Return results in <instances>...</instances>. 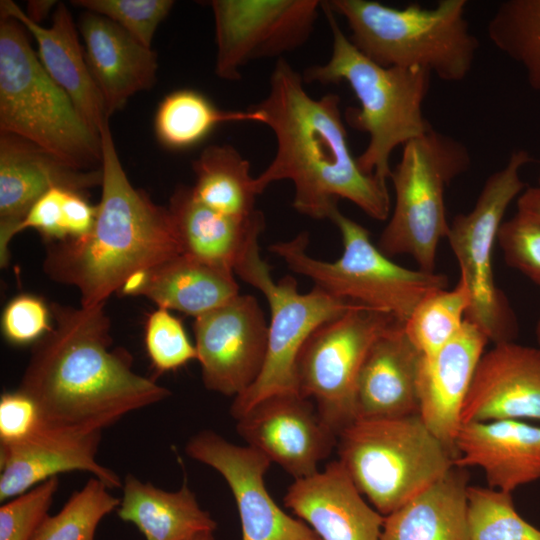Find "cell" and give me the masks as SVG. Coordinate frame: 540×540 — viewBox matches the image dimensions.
I'll return each mask as SVG.
<instances>
[{
	"label": "cell",
	"instance_id": "cell-1",
	"mask_svg": "<svg viewBox=\"0 0 540 540\" xmlns=\"http://www.w3.org/2000/svg\"><path fill=\"white\" fill-rule=\"evenodd\" d=\"M104 305H51L53 323L35 342L18 388L35 403L42 428L102 432L171 395L168 388L133 370L128 351L110 349Z\"/></svg>",
	"mask_w": 540,
	"mask_h": 540
},
{
	"label": "cell",
	"instance_id": "cell-2",
	"mask_svg": "<svg viewBox=\"0 0 540 540\" xmlns=\"http://www.w3.org/2000/svg\"><path fill=\"white\" fill-rule=\"evenodd\" d=\"M255 107L277 144L273 160L255 177L258 194L273 182L290 180L293 207L311 218L329 219L340 198L375 220L390 216L387 185L365 174L350 150L337 94L311 97L303 76L282 57L270 75L267 96Z\"/></svg>",
	"mask_w": 540,
	"mask_h": 540
},
{
	"label": "cell",
	"instance_id": "cell-3",
	"mask_svg": "<svg viewBox=\"0 0 540 540\" xmlns=\"http://www.w3.org/2000/svg\"><path fill=\"white\" fill-rule=\"evenodd\" d=\"M99 134L103 179L95 223L82 237L53 242L43 263L52 280L79 290L86 307L105 303L137 273L182 254L168 208L130 183L109 120Z\"/></svg>",
	"mask_w": 540,
	"mask_h": 540
},
{
	"label": "cell",
	"instance_id": "cell-4",
	"mask_svg": "<svg viewBox=\"0 0 540 540\" xmlns=\"http://www.w3.org/2000/svg\"><path fill=\"white\" fill-rule=\"evenodd\" d=\"M321 9L332 34V51L325 64L306 68L304 82L348 84L359 107L347 109L346 120L369 137L366 148L356 158L358 166L387 185L394 150L432 128L423 113L432 75L421 68L376 64L351 43L327 1L321 2Z\"/></svg>",
	"mask_w": 540,
	"mask_h": 540
},
{
	"label": "cell",
	"instance_id": "cell-5",
	"mask_svg": "<svg viewBox=\"0 0 540 540\" xmlns=\"http://www.w3.org/2000/svg\"><path fill=\"white\" fill-rule=\"evenodd\" d=\"M351 43L383 67L421 68L446 82L471 72L480 43L466 17V0H440L432 8H395L373 0H330Z\"/></svg>",
	"mask_w": 540,
	"mask_h": 540
},
{
	"label": "cell",
	"instance_id": "cell-6",
	"mask_svg": "<svg viewBox=\"0 0 540 540\" xmlns=\"http://www.w3.org/2000/svg\"><path fill=\"white\" fill-rule=\"evenodd\" d=\"M26 32L16 19L0 16V132L28 140L72 167L100 168V134L45 71Z\"/></svg>",
	"mask_w": 540,
	"mask_h": 540
},
{
	"label": "cell",
	"instance_id": "cell-7",
	"mask_svg": "<svg viewBox=\"0 0 540 540\" xmlns=\"http://www.w3.org/2000/svg\"><path fill=\"white\" fill-rule=\"evenodd\" d=\"M338 228L342 256L333 261L307 254L309 235L301 232L289 241L277 242L269 250L290 270L310 278L315 287L353 304L388 314L404 324L428 295L446 289L444 274L412 270L393 262L375 246L369 231L336 208L330 215Z\"/></svg>",
	"mask_w": 540,
	"mask_h": 540
},
{
	"label": "cell",
	"instance_id": "cell-8",
	"mask_svg": "<svg viewBox=\"0 0 540 540\" xmlns=\"http://www.w3.org/2000/svg\"><path fill=\"white\" fill-rule=\"evenodd\" d=\"M339 461L383 516L442 478L455 456L419 414L357 419L338 435Z\"/></svg>",
	"mask_w": 540,
	"mask_h": 540
},
{
	"label": "cell",
	"instance_id": "cell-9",
	"mask_svg": "<svg viewBox=\"0 0 540 540\" xmlns=\"http://www.w3.org/2000/svg\"><path fill=\"white\" fill-rule=\"evenodd\" d=\"M470 166L468 148L433 127L406 143L389 178L395 203L378 241L380 251L408 255L419 269L434 272L438 245L449 229L445 191Z\"/></svg>",
	"mask_w": 540,
	"mask_h": 540
},
{
	"label": "cell",
	"instance_id": "cell-10",
	"mask_svg": "<svg viewBox=\"0 0 540 540\" xmlns=\"http://www.w3.org/2000/svg\"><path fill=\"white\" fill-rule=\"evenodd\" d=\"M531 162L527 150L512 151L506 164L485 180L473 208L449 223L446 235L460 280L471 294L466 319L494 344L513 341L517 334L515 315L494 280L492 253L507 208L526 189L521 172Z\"/></svg>",
	"mask_w": 540,
	"mask_h": 540
},
{
	"label": "cell",
	"instance_id": "cell-11",
	"mask_svg": "<svg viewBox=\"0 0 540 540\" xmlns=\"http://www.w3.org/2000/svg\"><path fill=\"white\" fill-rule=\"evenodd\" d=\"M233 271L264 294L271 314L262 372L248 390L234 398L230 408L231 415L237 419L269 395L298 392L296 360L305 341L323 323L361 305L315 286L308 293H299L297 282L291 276L274 282L270 266L260 256L258 242L248 248Z\"/></svg>",
	"mask_w": 540,
	"mask_h": 540
},
{
	"label": "cell",
	"instance_id": "cell-12",
	"mask_svg": "<svg viewBox=\"0 0 540 540\" xmlns=\"http://www.w3.org/2000/svg\"><path fill=\"white\" fill-rule=\"evenodd\" d=\"M396 322L357 306L320 325L303 344L296 360L298 392L337 435L356 420V381L370 346Z\"/></svg>",
	"mask_w": 540,
	"mask_h": 540
},
{
	"label": "cell",
	"instance_id": "cell-13",
	"mask_svg": "<svg viewBox=\"0 0 540 540\" xmlns=\"http://www.w3.org/2000/svg\"><path fill=\"white\" fill-rule=\"evenodd\" d=\"M319 0H213L217 47L215 74L241 78L253 60L282 58L309 39L321 9Z\"/></svg>",
	"mask_w": 540,
	"mask_h": 540
},
{
	"label": "cell",
	"instance_id": "cell-14",
	"mask_svg": "<svg viewBox=\"0 0 540 540\" xmlns=\"http://www.w3.org/2000/svg\"><path fill=\"white\" fill-rule=\"evenodd\" d=\"M197 360L206 389L237 397L258 379L268 348V325L257 299L237 295L195 318Z\"/></svg>",
	"mask_w": 540,
	"mask_h": 540
},
{
	"label": "cell",
	"instance_id": "cell-15",
	"mask_svg": "<svg viewBox=\"0 0 540 540\" xmlns=\"http://www.w3.org/2000/svg\"><path fill=\"white\" fill-rule=\"evenodd\" d=\"M189 457L220 473L238 508L242 540H321L302 520L286 514L266 489L264 475L271 461L250 446H238L210 430L192 436Z\"/></svg>",
	"mask_w": 540,
	"mask_h": 540
},
{
	"label": "cell",
	"instance_id": "cell-16",
	"mask_svg": "<svg viewBox=\"0 0 540 540\" xmlns=\"http://www.w3.org/2000/svg\"><path fill=\"white\" fill-rule=\"evenodd\" d=\"M247 445L300 479L318 472V464L337 447L338 435L312 400L298 392L269 395L235 419Z\"/></svg>",
	"mask_w": 540,
	"mask_h": 540
},
{
	"label": "cell",
	"instance_id": "cell-17",
	"mask_svg": "<svg viewBox=\"0 0 540 540\" xmlns=\"http://www.w3.org/2000/svg\"><path fill=\"white\" fill-rule=\"evenodd\" d=\"M102 168L72 167L11 133L0 132V264L10 258L9 244L31 207L59 187L85 193L101 186Z\"/></svg>",
	"mask_w": 540,
	"mask_h": 540
},
{
	"label": "cell",
	"instance_id": "cell-18",
	"mask_svg": "<svg viewBox=\"0 0 540 540\" xmlns=\"http://www.w3.org/2000/svg\"><path fill=\"white\" fill-rule=\"evenodd\" d=\"M496 420L540 422V349L507 341L483 353L461 422Z\"/></svg>",
	"mask_w": 540,
	"mask_h": 540
},
{
	"label": "cell",
	"instance_id": "cell-19",
	"mask_svg": "<svg viewBox=\"0 0 540 540\" xmlns=\"http://www.w3.org/2000/svg\"><path fill=\"white\" fill-rule=\"evenodd\" d=\"M101 439L102 432L71 434L39 426L20 442L0 445V501L72 471L88 472L110 489L122 488L120 476L96 459Z\"/></svg>",
	"mask_w": 540,
	"mask_h": 540
},
{
	"label": "cell",
	"instance_id": "cell-20",
	"mask_svg": "<svg viewBox=\"0 0 540 540\" xmlns=\"http://www.w3.org/2000/svg\"><path fill=\"white\" fill-rule=\"evenodd\" d=\"M488 342L484 332L465 319L454 339L432 357L421 359L417 380L418 414L455 458L463 405Z\"/></svg>",
	"mask_w": 540,
	"mask_h": 540
},
{
	"label": "cell",
	"instance_id": "cell-21",
	"mask_svg": "<svg viewBox=\"0 0 540 540\" xmlns=\"http://www.w3.org/2000/svg\"><path fill=\"white\" fill-rule=\"evenodd\" d=\"M283 500L321 540H380L385 516L365 501L339 460L295 479Z\"/></svg>",
	"mask_w": 540,
	"mask_h": 540
},
{
	"label": "cell",
	"instance_id": "cell-22",
	"mask_svg": "<svg viewBox=\"0 0 540 540\" xmlns=\"http://www.w3.org/2000/svg\"><path fill=\"white\" fill-rule=\"evenodd\" d=\"M422 355L396 322L370 346L355 387L357 419H392L419 412L417 380Z\"/></svg>",
	"mask_w": 540,
	"mask_h": 540
},
{
	"label": "cell",
	"instance_id": "cell-23",
	"mask_svg": "<svg viewBox=\"0 0 540 540\" xmlns=\"http://www.w3.org/2000/svg\"><path fill=\"white\" fill-rule=\"evenodd\" d=\"M454 465L479 467L488 487L507 493L540 478V425L522 420L463 424Z\"/></svg>",
	"mask_w": 540,
	"mask_h": 540
},
{
	"label": "cell",
	"instance_id": "cell-24",
	"mask_svg": "<svg viewBox=\"0 0 540 540\" xmlns=\"http://www.w3.org/2000/svg\"><path fill=\"white\" fill-rule=\"evenodd\" d=\"M90 74L107 116L122 109L134 94L156 81L157 55L111 20L85 12L79 22Z\"/></svg>",
	"mask_w": 540,
	"mask_h": 540
},
{
	"label": "cell",
	"instance_id": "cell-25",
	"mask_svg": "<svg viewBox=\"0 0 540 540\" xmlns=\"http://www.w3.org/2000/svg\"><path fill=\"white\" fill-rule=\"evenodd\" d=\"M0 16L16 19L34 37L37 56L45 71L71 98L91 129L99 134V128L109 117L67 6L58 2L49 27L31 21L11 0L0 1Z\"/></svg>",
	"mask_w": 540,
	"mask_h": 540
},
{
	"label": "cell",
	"instance_id": "cell-26",
	"mask_svg": "<svg viewBox=\"0 0 540 540\" xmlns=\"http://www.w3.org/2000/svg\"><path fill=\"white\" fill-rule=\"evenodd\" d=\"M168 210L182 254L231 270L265 228L260 210L226 215L201 203L187 186L174 191Z\"/></svg>",
	"mask_w": 540,
	"mask_h": 540
},
{
	"label": "cell",
	"instance_id": "cell-27",
	"mask_svg": "<svg viewBox=\"0 0 540 540\" xmlns=\"http://www.w3.org/2000/svg\"><path fill=\"white\" fill-rule=\"evenodd\" d=\"M119 292L145 296L159 308L196 318L239 295V287L233 270L180 254L137 273Z\"/></svg>",
	"mask_w": 540,
	"mask_h": 540
},
{
	"label": "cell",
	"instance_id": "cell-28",
	"mask_svg": "<svg viewBox=\"0 0 540 540\" xmlns=\"http://www.w3.org/2000/svg\"><path fill=\"white\" fill-rule=\"evenodd\" d=\"M453 466L385 516L380 540H468V476Z\"/></svg>",
	"mask_w": 540,
	"mask_h": 540
},
{
	"label": "cell",
	"instance_id": "cell-29",
	"mask_svg": "<svg viewBox=\"0 0 540 540\" xmlns=\"http://www.w3.org/2000/svg\"><path fill=\"white\" fill-rule=\"evenodd\" d=\"M122 493L117 515L133 524L145 540H187L217 527L186 482L179 490L170 492L128 473L123 479Z\"/></svg>",
	"mask_w": 540,
	"mask_h": 540
},
{
	"label": "cell",
	"instance_id": "cell-30",
	"mask_svg": "<svg viewBox=\"0 0 540 540\" xmlns=\"http://www.w3.org/2000/svg\"><path fill=\"white\" fill-rule=\"evenodd\" d=\"M197 200L220 213L246 217L253 214L256 196L255 178L250 163L230 144L205 147L192 163Z\"/></svg>",
	"mask_w": 540,
	"mask_h": 540
},
{
	"label": "cell",
	"instance_id": "cell-31",
	"mask_svg": "<svg viewBox=\"0 0 540 540\" xmlns=\"http://www.w3.org/2000/svg\"><path fill=\"white\" fill-rule=\"evenodd\" d=\"M263 123L257 108L222 110L200 92L181 89L168 94L155 114V134L164 146L185 149L203 140L217 125L228 122Z\"/></svg>",
	"mask_w": 540,
	"mask_h": 540
},
{
	"label": "cell",
	"instance_id": "cell-32",
	"mask_svg": "<svg viewBox=\"0 0 540 540\" xmlns=\"http://www.w3.org/2000/svg\"><path fill=\"white\" fill-rule=\"evenodd\" d=\"M492 44L522 67L530 87L540 94V0H505L486 28Z\"/></svg>",
	"mask_w": 540,
	"mask_h": 540
},
{
	"label": "cell",
	"instance_id": "cell-33",
	"mask_svg": "<svg viewBox=\"0 0 540 540\" xmlns=\"http://www.w3.org/2000/svg\"><path fill=\"white\" fill-rule=\"evenodd\" d=\"M470 306V291L461 280L453 289L438 290L417 305L404 329L422 357H432L460 333Z\"/></svg>",
	"mask_w": 540,
	"mask_h": 540
},
{
	"label": "cell",
	"instance_id": "cell-34",
	"mask_svg": "<svg viewBox=\"0 0 540 540\" xmlns=\"http://www.w3.org/2000/svg\"><path fill=\"white\" fill-rule=\"evenodd\" d=\"M92 477L55 514L48 515L30 540H95L98 525L118 508L120 499Z\"/></svg>",
	"mask_w": 540,
	"mask_h": 540
},
{
	"label": "cell",
	"instance_id": "cell-35",
	"mask_svg": "<svg viewBox=\"0 0 540 540\" xmlns=\"http://www.w3.org/2000/svg\"><path fill=\"white\" fill-rule=\"evenodd\" d=\"M96 215L97 206H92L83 193L56 187L31 207L17 234L33 228L55 242L79 238L92 229Z\"/></svg>",
	"mask_w": 540,
	"mask_h": 540
},
{
	"label": "cell",
	"instance_id": "cell-36",
	"mask_svg": "<svg viewBox=\"0 0 540 540\" xmlns=\"http://www.w3.org/2000/svg\"><path fill=\"white\" fill-rule=\"evenodd\" d=\"M468 540H540L515 509L511 493L468 486Z\"/></svg>",
	"mask_w": 540,
	"mask_h": 540
},
{
	"label": "cell",
	"instance_id": "cell-37",
	"mask_svg": "<svg viewBox=\"0 0 540 540\" xmlns=\"http://www.w3.org/2000/svg\"><path fill=\"white\" fill-rule=\"evenodd\" d=\"M71 3L111 20L150 48L159 24L174 5L172 0H73Z\"/></svg>",
	"mask_w": 540,
	"mask_h": 540
},
{
	"label": "cell",
	"instance_id": "cell-38",
	"mask_svg": "<svg viewBox=\"0 0 540 540\" xmlns=\"http://www.w3.org/2000/svg\"><path fill=\"white\" fill-rule=\"evenodd\" d=\"M145 346L158 372L179 369L198 358L196 347L190 342L182 322L164 308L158 307L149 315Z\"/></svg>",
	"mask_w": 540,
	"mask_h": 540
},
{
	"label": "cell",
	"instance_id": "cell-39",
	"mask_svg": "<svg viewBox=\"0 0 540 540\" xmlns=\"http://www.w3.org/2000/svg\"><path fill=\"white\" fill-rule=\"evenodd\" d=\"M59 488L58 476L2 502L0 507V540H30L49 515Z\"/></svg>",
	"mask_w": 540,
	"mask_h": 540
},
{
	"label": "cell",
	"instance_id": "cell-40",
	"mask_svg": "<svg viewBox=\"0 0 540 540\" xmlns=\"http://www.w3.org/2000/svg\"><path fill=\"white\" fill-rule=\"evenodd\" d=\"M498 244L505 262L540 288V225L516 213L502 223Z\"/></svg>",
	"mask_w": 540,
	"mask_h": 540
},
{
	"label": "cell",
	"instance_id": "cell-41",
	"mask_svg": "<svg viewBox=\"0 0 540 540\" xmlns=\"http://www.w3.org/2000/svg\"><path fill=\"white\" fill-rule=\"evenodd\" d=\"M50 316L51 312L42 300L20 295L12 299L3 311V334L15 344L37 342L51 328Z\"/></svg>",
	"mask_w": 540,
	"mask_h": 540
},
{
	"label": "cell",
	"instance_id": "cell-42",
	"mask_svg": "<svg viewBox=\"0 0 540 540\" xmlns=\"http://www.w3.org/2000/svg\"><path fill=\"white\" fill-rule=\"evenodd\" d=\"M40 426L35 403L24 393L6 392L0 398V445L20 442Z\"/></svg>",
	"mask_w": 540,
	"mask_h": 540
},
{
	"label": "cell",
	"instance_id": "cell-43",
	"mask_svg": "<svg viewBox=\"0 0 540 540\" xmlns=\"http://www.w3.org/2000/svg\"><path fill=\"white\" fill-rule=\"evenodd\" d=\"M517 213L540 225V187H528L521 193Z\"/></svg>",
	"mask_w": 540,
	"mask_h": 540
},
{
	"label": "cell",
	"instance_id": "cell-44",
	"mask_svg": "<svg viewBox=\"0 0 540 540\" xmlns=\"http://www.w3.org/2000/svg\"><path fill=\"white\" fill-rule=\"evenodd\" d=\"M57 4L58 2L54 0H31L24 12L31 21L40 24Z\"/></svg>",
	"mask_w": 540,
	"mask_h": 540
},
{
	"label": "cell",
	"instance_id": "cell-45",
	"mask_svg": "<svg viewBox=\"0 0 540 540\" xmlns=\"http://www.w3.org/2000/svg\"><path fill=\"white\" fill-rule=\"evenodd\" d=\"M214 531H205L198 534H195L194 536L190 537L187 540H215L214 538Z\"/></svg>",
	"mask_w": 540,
	"mask_h": 540
},
{
	"label": "cell",
	"instance_id": "cell-46",
	"mask_svg": "<svg viewBox=\"0 0 540 540\" xmlns=\"http://www.w3.org/2000/svg\"><path fill=\"white\" fill-rule=\"evenodd\" d=\"M535 335H536V338H537V341L540 345V316L536 322V326H535Z\"/></svg>",
	"mask_w": 540,
	"mask_h": 540
},
{
	"label": "cell",
	"instance_id": "cell-47",
	"mask_svg": "<svg viewBox=\"0 0 540 540\" xmlns=\"http://www.w3.org/2000/svg\"><path fill=\"white\" fill-rule=\"evenodd\" d=\"M538 187H540V167H539V176H538Z\"/></svg>",
	"mask_w": 540,
	"mask_h": 540
}]
</instances>
